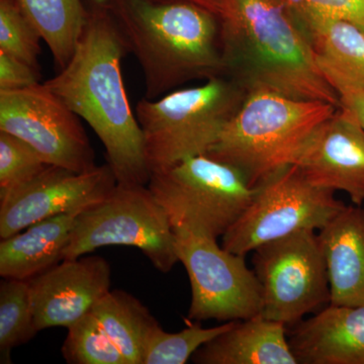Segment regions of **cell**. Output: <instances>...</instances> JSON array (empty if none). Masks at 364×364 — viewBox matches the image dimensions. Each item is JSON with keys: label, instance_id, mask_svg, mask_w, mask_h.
<instances>
[{"label": "cell", "instance_id": "2e32d148", "mask_svg": "<svg viewBox=\"0 0 364 364\" xmlns=\"http://www.w3.org/2000/svg\"><path fill=\"white\" fill-rule=\"evenodd\" d=\"M332 305L364 306V210L347 207L318 230Z\"/></svg>", "mask_w": 364, "mask_h": 364}, {"label": "cell", "instance_id": "4dcf8cb0", "mask_svg": "<svg viewBox=\"0 0 364 364\" xmlns=\"http://www.w3.org/2000/svg\"><path fill=\"white\" fill-rule=\"evenodd\" d=\"M112 0H82L86 11H105L109 9Z\"/></svg>", "mask_w": 364, "mask_h": 364}, {"label": "cell", "instance_id": "603a6c76", "mask_svg": "<svg viewBox=\"0 0 364 364\" xmlns=\"http://www.w3.org/2000/svg\"><path fill=\"white\" fill-rule=\"evenodd\" d=\"M234 322L212 328L189 325L177 333L165 332L159 326L146 344L143 364H186L200 347L227 331Z\"/></svg>", "mask_w": 364, "mask_h": 364}, {"label": "cell", "instance_id": "d6986e66", "mask_svg": "<svg viewBox=\"0 0 364 364\" xmlns=\"http://www.w3.org/2000/svg\"><path fill=\"white\" fill-rule=\"evenodd\" d=\"M90 313L129 364H143L148 339L160 325L138 299L122 289H111Z\"/></svg>", "mask_w": 364, "mask_h": 364}, {"label": "cell", "instance_id": "7c38bea8", "mask_svg": "<svg viewBox=\"0 0 364 364\" xmlns=\"http://www.w3.org/2000/svg\"><path fill=\"white\" fill-rule=\"evenodd\" d=\"M117 183L107 164L85 172L48 165L33 181L0 200V238L48 218L85 210L104 200Z\"/></svg>", "mask_w": 364, "mask_h": 364}, {"label": "cell", "instance_id": "44dd1931", "mask_svg": "<svg viewBox=\"0 0 364 364\" xmlns=\"http://www.w3.org/2000/svg\"><path fill=\"white\" fill-rule=\"evenodd\" d=\"M60 70L70 61L82 35L88 11L82 0H18Z\"/></svg>", "mask_w": 364, "mask_h": 364}, {"label": "cell", "instance_id": "f1b7e54d", "mask_svg": "<svg viewBox=\"0 0 364 364\" xmlns=\"http://www.w3.org/2000/svg\"><path fill=\"white\" fill-rule=\"evenodd\" d=\"M39 69L18 57L0 51V90H16L40 83Z\"/></svg>", "mask_w": 364, "mask_h": 364}, {"label": "cell", "instance_id": "277c9868", "mask_svg": "<svg viewBox=\"0 0 364 364\" xmlns=\"http://www.w3.org/2000/svg\"><path fill=\"white\" fill-rule=\"evenodd\" d=\"M339 107L268 90L249 91L208 156L240 170L251 186L296 164L313 132Z\"/></svg>", "mask_w": 364, "mask_h": 364}, {"label": "cell", "instance_id": "4316f807", "mask_svg": "<svg viewBox=\"0 0 364 364\" xmlns=\"http://www.w3.org/2000/svg\"><path fill=\"white\" fill-rule=\"evenodd\" d=\"M294 14H316L349 21L364 32V0H284Z\"/></svg>", "mask_w": 364, "mask_h": 364}, {"label": "cell", "instance_id": "30bf717a", "mask_svg": "<svg viewBox=\"0 0 364 364\" xmlns=\"http://www.w3.org/2000/svg\"><path fill=\"white\" fill-rule=\"evenodd\" d=\"M174 233L177 257L191 282L188 318L226 323L261 315L260 282L246 264V256L227 250L215 239L186 231Z\"/></svg>", "mask_w": 364, "mask_h": 364}, {"label": "cell", "instance_id": "f546056e", "mask_svg": "<svg viewBox=\"0 0 364 364\" xmlns=\"http://www.w3.org/2000/svg\"><path fill=\"white\" fill-rule=\"evenodd\" d=\"M156 1H182L196 4L202 6L208 11H212L218 16H221L225 11L226 0H156Z\"/></svg>", "mask_w": 364, "mask_h": 364}, {"label": "cell", "instance_id": "9c48e42d", "mask_svg": "<svg viewBox=\"0 0 364 364\" xmlns=\"http://www.w3.org/2000/svg\"><path fill=\"white\" fill-rule=\"evenodd\" d=\"M262 291L261 316L294 326L331 301L324 253L315 230H301L253 251Z\"/></svg>", "mask_w": 364, "mask_h": 364}, {"label": "cell", "instance_id": "6da1fadb", "mask_svg": "<svg viewBox=\"0 0 364 364\" xmlns=\"http://www.w3.org/2000/svg\"><path fill=\"white\" fill-rule=\"evenodd\" d=\"M127 53L109 9L91 11L70 61L45 85L97 134L117 183L148 186L143 133L122 75Z\"/></svg>", "mask_w": 364, "mask_h": 364}, {"label": "cell", "instance_id": "cb8c5ba5", "mask_svg": "<svg viewBox=\"0 0 364 364\" xmlns=\"http://www.w3.org/2000/svg\"><path fill=\"white\" fill-rule=\"evenodd\" d=\"M61 353L69 364H129L90 313L67 328Z\"/></svg>", "mask_w": 364, "mask_h": 364}, {"label": "cell", "instance_id": "83f0119b", "mask_svg": "<svg viewBox=\"0 0 364 364\" xmlns=\"http://www.w3.org/2000/svg\"><path fill=\"white\" fill-rule=\"evenodd\" d=\"M317 59L325 77L338 93L341 107L349 109L364 128V85L318 55Z\"/></svg>", "mask_w": 364, "mask_h": 364}, {"label": "cell", "instance_id": "3957f363", "mask_svg": "<svg viewBox=\"0 0 364 364\" xmlns=\"http://www.w3.org/2000/svg\"><path fill=\"white\" fill-rule=\"evenodd\" d=\"M109 11L142 68L148 100L188 81L226 75L218 14L189 2L156 0H112Z\"/></svg>", "mask_w": 364, "mask_h": 364}, {"label": "cell", "instance_id": "8fae6325", "mask_svg": "<svg viewBox=\"0 0 364 364\" xmlns=\"http://www.w3.org/2000/svg\"><path fill=\"white\" fill-rule=\"evenodd\" d=\"M0 131L30 145L48 165L76 172L97 166L80 117L45 83L0 90Z\"/></svg>", "mask_w": 364, "mask_h": 364}, {"label": "cell", "instance_id": "e0dca14e", "mask_svg": "<svg viewBox=\"0 0 364 364\" xmlns=\"http://www.w3.org/2000/svg\"><path fill=\"white\" fill-rule=\"evenodd\" d=\"M287 326L262 316L235 321L232 327L193 354L198 364H299Z\"/></svg>", "mask_w": 364, "mask_h": 364}, {"label": "cell", "instance_id": "ffe728a7", "mask_svg": "<svg viewBox=\"0 0 364 364\" xmlns=\"http://www.w3.org/2000/svg\"><path fill=\"white\" fill-rule=\"evenodd\" d=\"M316 54L364 85V32L340 18L294 14Z\"/></svg>", "mask_w": 364, "mask_h": 364}, {"label": "cell", "instance_id": "ac0fdd59", "mask_svg": "<svg viewBox=\"0 0 364 364\" xmlns=\"http://www.w3.org/2000/svg\"><path fill=\"white\" fill-rule=\"evenodd\" d=\"M81 210L48 218L14 236L1 239L2 279L30 280L61 262L64 249Z\"/></svg>", "mask_w": 364, "mask_h": 364}, {"label": "cell", "instance_id": "4fadbf2b", "mask_svg": "<svg viewBox=\"0 0 364 364\" xmlns=\"http://www.w3.org/2000/svg\"><path fill=\"white\" fill-rule=\"evenodd\" d=\"M38 331L70 327L111 291L112 268L100 256L62 260L28 280Z\"/></svg>", "mask_w": 364, "mask_h": 364}, {"label": "cell", "instance_id": "d4e9b609", "mask_svg": "<svg viewBox=\"0 0 364 364\" xmlns=\"http://www.w3.org/2000/svg\"><path fill=\"white\" fill-rule=\"evenodd\" d=\"M42 37L18 0H0V51L40 69Z\"/></svg>", "mask_w": 364, "mask_h": 364}, {"label": "cell", "instance_id": "7a4b0ae2", "mask_svg": "<svg viewBox=\"0 0 364 364\" xmlns=\"http://www.w3.org/2000/svg\"><path fill=\"white\" fill-rule=\"evenodd\" d=\"M220 18L226 75L247 92L273 91L341 107L338 93L284 0H226Z\"/></svg>", "mask_w": 364, "mask_h": 364}, {"label": "cell", "instance_id": "9a60e30c", "mask_svg": "<svg viewBox=\"0 0 364 364\" xmlns=\"http://www.w3.org/2000/svg\"><path fill=\"white\" fill-rule=\"evenodd\" d=\"M293 327L289 342L299 364H364V306L329 304Z\"/></svg>", "mask_w": 364, "mask_h": 364}, {"label": "cell", "instance_id": "5b68a950", "mask_svg": "<svg viewBox=\"0 0 364 364\" xmlns=\"http://www.w3.org/2000/svg\"><path fill=\"white\" fill-rule=\"evenodd\" d=\"M247 90L228 75L170 91L136 104L150 174L188 158L207 155L236 114Z\"/></svg>", "mask_w": 364, "mask_h": 364}, {"label": "cell", "instance_id": "5bb4252c", "mask_svg": "<svg viewBox=\"0 0 364 364\" xmlns=\"http://www.w3.org/2000/svg\"><path fill=\"white\" fill-rule=\"evenodd\" d=\"M294 165L315 186L364 203V128L349 109L339 107L313 132Z\"/></svg>", "mask_w": 364, "mask_h": 364}, {"label": "cell", "instance_id": "52a82bcc", "mask_svg": "<svg viewBox=\"0 0 364 364\" xmlns=\"http://www.w3.org/2000/svg\"><path fill=\"white\" fill-rule=\"evenodd\" d=\"M114 245L138 248L162 273L179 262L173 228L147 186L117 183L104 200L81 210L62 260Z\"/></svg>", "mask_w": 364, "mask_h": 364}, {"label": "cell", "instance_id": "7402d4cb", "mask_svg": "<svg viewBox=\"0 0 364 364\" xmlns=\"http://www.w3.org/2000/svg\"><path fill=\"white\" fill-rule=\"evenodd\" d=\"M28 280L0 282V360L11 363V350L38 334Z\"/></svg>", "mask_w": 364, "mask_h": 364}, {"label": "cell", "instance_id": "484cf974", "mask_svg": "<svg viewBox=\"0 0 364 364\" xmlns=\"http://www.w3.org/2000/svg\"><path fill=\"white\" fill-rule=\"evenodd\" d=\"M47 166L30 145L0 131V200L33 181Z\"/></svg>", "mask_w": 364, "mask_h": 364}, {"label": "cell", "instance_id": "ba28073f", "mask_svg": "<svg viewBox=\"0 0 364 364\" xmlns=\"http://www.w3.org/2000/svg\"><path fill=\"white\" fill-rule=\"evenodd\" d=\"M335 191L309 181L296 165L277 170L254 188L252 200L222 237V246L246 256L301 230H321L345 207Z\"/></svg>", "mask_w": 364, "mask_h": 364}, {"label": "cell", "instance_id": "8992f818", "mask_svg": "<svg viewBox=\"0 0 364 364\" xmlns=\"http://www.w3.org/2000/svg\"><path fill=\"white\" fill-rule=\"evenodd\" d=\"M147 186L174 231L215 240L238 221L254 193L240 170L208 155L154 172Z\"/></svg>", "mask_w": 364, "mask_h": 364}]
</instances>
